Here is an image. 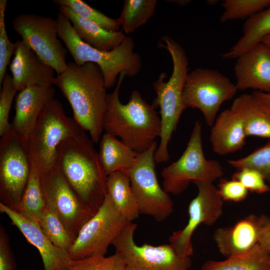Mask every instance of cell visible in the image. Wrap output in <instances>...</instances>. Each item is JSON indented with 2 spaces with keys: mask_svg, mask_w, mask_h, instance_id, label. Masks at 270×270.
Wrapping results in <instances>:
<instances>
[{
  "mask_svg": "<svg viewBox=\"0 0 270 270\" xmlns=\"http://www.w3.org/2000/svg\"><path fill=\"white\" fill-rule=\"evenodd\" d=\"M157 148L156 141L149 148L140 154L135 164L126 174L140 214L151 216L160 222L170 216L174 204L156 178L154 155Z\"/></svg>",
  "mask_w": 270,
  "mask_h": 270,
  "instance_id": "10",
  "label": "cell"
},
{
  "mask_svg": "<svg viewBox=\"0 0 270 270\" xmlns=\"http://www.w3.org/2000/svg\"><path fill=\"white\" fill-rule=\"evenodd\" d=\"M267 216L250 214L234 225L217 228L213 238L219 252L226 258L250 250L258 244Z\"/></svg>",
  "mask_w": 270,
  "mask_h": 270,
  "instance_id": "17",
  "label": "cell"
},
{
  "mask_svg": "<svg viewBox=\"0 0 270 270\" xmlns=\"http://www.w3.org/2000/svg\"><path fill=\"white\" fill-rule=\"evenodd\" d=\"M224 11L220 22L249 18L270 6V0H224L222 2Z\"/></svg>",
  "mask_w": 270,
  "mask_h": 270,
  "instance_id": "31",
  "label": "cell"
},
{
  "mask_svg": "<svg viewBox=\"0 0 270 270\" xmlns=\"http://www.w3.org/2000/svg\"><path fill=\"white\" fill-rule=\"evenodd\" d=\"M234 67L238 90L270 92V48L261 42L236 58Z\"/></svg>",
  "mask_w": 270,
  "mask_h": 270,
  "instance_id": "19",
  "label": "cell"
},
{
  "mask_svg": "<svg viewBox=\"0 0 270 270\" xmlns=\"http://www.w3.org/2000/svg\"><path fill=\"white\" fill-rule=\"evenodd\" d=\"M224 175L220 163L207 159L202 142V126L194 123L188 144L179 158L161 172L162 188L168 194L178 195L184 192L190 182L213 183Z\"/></svg>",
  "mask_w": 270,
  "mask_h": 270,
  "instance_id": "7",
  "label": "cell"
},
{
  "mask_svg": "<svg viewBox=\"0 0 270 270\" xmlns=\"http://www.w3.org/2000/svg\"><path fill=\"white\" fill-rule=\"evenodd\" d=\"M228 164L236 170L250 168L256 170L270 184V139L268 142L248 155L228 160Z\"/></svg>",
  "mask_w": 270,
  "mask_h": 270,
  "instance_id": "33",
  "label": "cell"
},
{
  "mask_svg": "<svg viewBox=\"0 0 270 270\" xmlns=\"http://www.w3.org/2000/svg\"><path fill=\"white\" fill-rule=\"evenodd\" d=\"M54 95L52 86H32L17 94L11 129L24 144L46 106L54 98Z\"/></svg>",
  "mask_w": 270,
  "mask_h": 270,
  "instance_id": "20",
  "label": "cell"
},
{
  "mask_svg": "<svg viewBox=\"0 0 270 270\" xmlns=\"http://www.w3.org/2000/svg\"><path fill=\"white\" fill-rule=\"evenodd\" d=\"M0 270H16L9 238L2 224L0 226Z\"/></svg>",
  "mask_w": 270,
  "mask_h": 270,
  "instance_id": "39",
  "label": "cell"
},
{
  "mask_svg": "<svg viewBox=\"0 0 270 270\" xmlns=\"http://www.w3.org/2000/svg\"><path fill=\"white\" fill-rule=\"evenodd\" d=\"M58 9L70 20L80 39L97 50L112 51L120 46L126 37L122 30H107L97 24L78 16L66 6H58Z\"/></svg>",
  "mask_w": 270,
  "mask_h": 270,
  "instance_id": "22",
  "label": "cell"
},
{
  "mask_svg": "<svg viewBox=\"0 0 270 270\" xmlns=\"http://www.w3.org/2000/svg\"><path fill=\"white\" fill-rule=\"evenodd\" d=\"M40 179L46 207L69 232L77 236L83 226L97 211L80 200L56 166L40 174Z\"/></svg>",
  "mask_w": 270,
  "mask_h": 270,
  "instance_id": "14",
  "label": "cell"
},
{
  "mask_svg": "<svg viewBox=\"0 0 270 270\" xmlns=\"http://www.w3.org/2000/svg\"><path fill=\"white\" fill-rule=\"evenodd\" d=\"M262 42L270 48V35L266 36L264 38Z\"/></svg>",
  "mask_w": 270,
  "mask_h": 270,
  "instance_id": "43",
  "label": "cell"
},
{
  "mask_svg": "<svg viewBox=\"0 0 270 270\" xmlns=\"http://www.w3.org/2000/svg\"><path fill=\"white\" fill-rule=\"evenodd\" d=\"M8 0H0V84L6 74V68L12 56L14 54L16 44L10 41L5 24V12Z\"/></svg>",
  "mask_w": 270,
  "mask_h": 270,
  "instance_id": "35",
  "label": "cell"
},
{
  "mask_svg": "<svg viewBox=\"0 0 270 270\" xmlns=\"http://www.w3.org/2000/svg\"><path fill=\"white\" fill-rule=\"evenodd\" d=\"M30 170L25 144L10 129L0 140V203L18 211Z\"/></svg>",
  "mask_w": 270,
  "mask_h": 270,
  "instance_id": "11",
  "label": "cell"
},
{
  "mask_svg": "<svg viewBox=\"0 0 270 270\" xmlns=\"http://www.w3.org/2000/svg\"><path fill=\"white\" fill-rule=\"evenodd\" d=\"M93 144L84 130L68 138L58 148L56 166L80 200L98 211L107 194V176Z\"/></svg>",
  "mask_w": 270,
  "mask_h": 270,
  "instance_id": "3",
  "label": "cell"
},
{
  "mask_svg": "<svg viewBox=\"0 0 270 270\" xmlns=\"http://www.w3.org/2000/svg\"><path fill=\"white\" fill-rule=\"evenodd\" d=\"M252 94L259 103L270 113V92L254 90Z\"/></svg>",
  "mask_w": 270,
  "mask_h": 270,
  "instance_id": "41",
  "label": "cell"
},
{
  "mask_svg": "<svg viewBox=\"0 0 270 270\" xmlns=\"http://www.w3.org/2000/svg\"><path fill=\"white\" fill-rule=\"evenodd\" d=\"M84 130L68 116L56 98L46 106L25 143L31 164L40 175L56 166L58 149L65 139Z\"/></svg>",
  "mask_w": 270,
  "mask_h": 270,
  "instance_id": "6",
  "label": "cell"
},
{
  "mask_svg": "<svg viewBox=\"0 0 270 270\" xmlns=\"http://www.w3.org/2000/svg\"><path fill=\"white\" fill-rule=\"evenodd\" d=\"M14 31L22 40L57 74L67 68L68 50L58 36L56 19L32 14H22L12 21Z\"/></svg>",
  "mask_w": 270,
  "mask_h": 270,
  "instance_id": "12",
  "label": "cell"
},
{
  "mask_svg": "<svg viewBox=\"0 0 270 270\" xmlns=\"http://www.w3.org/2000/svg\"><path fill=\"white\" fill-rule=\"evenodd\" d=\"M126 76L125 72L120 74L114 90L107 95L104 130L142 153L160 137V118L155 108L142 98L138 90L132 92L126 104H122L119 92Z\"/></svg>",
  "mask_w": 270,
  "mask_h": 270,
  "instance_id": "2",
  "label": "cell"
},
{
  "mask_svg": "<svg viewBox=\"0 0 270 270\" xmlns=\"http://www.w3.org/2000/svg\"><path fill=\"white\" fill-rule=\"evenodd\" d=\"M232 178L240 182L248 192L261 194L270 190V187L262 174L252 168H243L236 170Z\"/></svg>",
  "mask_w": 270,
  "mask_h": 270,
  "instance_id": "37",
  "label": "cell"
},
{
  "mask_svg": "<svg viewBox=\"0 0 270 270\" xmlns=\"http://www.w3.org/2000/svg\"><path fill=\"white\" fill-rule=\"evenodd\" d=\"M53 2L58 6L68 8L78 16L97 24L107 30H119L120 26L117 19L106 16L82 0H54Z\"/></svg>",
  "mask_w": 270,
  "mask_h": 270,
  "instance_id": "32",
  "label": "cell"
},
{
  "mask_svg": "<svg viewBox=\"0 0 270 270\" xmlns=\"http://www.w3.org/2000/svg\"><path fill=\"white\" fill-rule=\"evenodd\" d=\"M128 222L106 194L102 204L82 228L68 251L73 260L104 256Z\"/></svg>",
  "mask_w": 270,
  "mask_h": 270,
  "instance_id": "13",
  "label": "cell"
},
{
  "mask_svg": "<svg viewBox=\"0 0 270 270\" xmlns=\"http://www.w3.org/2000/svg\"><path fill=\"white\" fill-rule=\"evenodd\" d=\"M246 137L241 120L229 108L218 115L211 126L210 141L214 153L224 156L242 148Z\"/></svg>",
  "mask_w": 270,
  "mask_h": 270,
  "instance_id": "21",
  "label": "cell"
},
{
  "mask_svg": "<svg viewBox=\"0 0 270 270\" xmlns=\"http://www.w3.org/2000/svg\"><path fill=\"white\" fill-rule=\"evenodd\" d=\"M46 208L40 175L31 167L28 181L18 212L29 220L39 222Z\"/></svg>",
  "mask_w": 270,
  "mask_h": 270,
  "instance_id": "29",
  "label": "cell"
},
{
  "mask_svg": "<svg viewBox=\"0 0 270 270\" xmlns=\"http://www.w3.org/2000/svg\"><path fill=\"white\" fill-rule=\"evenodd\" d=\"M194 184L198 192L188 205V222L182 229L173 232L169 238L170 244L184 257L190 256L194 252L192 237L196 228L201 224L213 225L223 212L224 200L218 187L212 183Z\"/></svg>",
  "mask_w": 270,
  "mask_h": 270,
  "instance_id": "15",
  "label": "cell"
},
{
  "mask_svg": "<svg viewBox=\"0 0 270 270\" xmlns=\"http://www.w3.org/2000/svg\"><path fill=\"white\" fill-rule=\"evenodd\" d=\"M55 85L70 105L74 120L98 143L104 130L108 95L100 66L93 62H68L66 70L56 77Z\"/></svg>",
  "mask_w": 270,
  "mask_h": 270,
  "instance_id": "1",
  "label": "cell"
},
{
  "mask_svg": "<svg viewBox=\"0 0 270 270\" xmlns=\"http://www.w3.org/2000/svg\"><path fill=\"white\" fill-rule=\"evenodd\" d=\"M14 57L10 64L14 86L20 92L32 86L55 84L54 69L42 60L22 40L15 42Z\"/></svg>",
  "mask_w": 270,
  "mask_h": 270,
  "instance_id": "18",
  "label": "cell"
},
{
  "mask_svg": "<svg viewBox=\"0 0 270 270\" xmlns=\"http://www.w3.org/2000/svg\"><path fill=\"white\" fill-rule=\"evenodd\" d=\"M258 244L270 252V217L268 216L263 226Z\"/></svg>",
  "mask_w": 270,
  "mask_h": 270,
  "instance_id": "40",
  "label": "cell"
},
{
  "mask_svg": "<svg viewBox=\"0 0 270 270\" xmlns=\"http://www.w3.org/2000/svg\"><path fill=\"white\" fill-rule=\"evenodd\" d=\"M218 2V0H207L206 3L209 6H214Z\"/></svg>",
  "mask_w": 270,
  "mask_h": 270,
  "instance_id": "44",
  "label": "cell"
},
{
  "mask_svg": "<svg viewBox=\"0 0 270 270\" xmlns=\"http://www.w3.org/2000/svg\"><path fill=\"white\" fill-rule=\"evenodd\" d=\"M160 46L171 56L173 69L167 81V76L162 72L152 84L156 97L152 105L159 107L161 121L160 142L154 155L156 163L166 162L170 158L168 144L175 131L180 116L186 109L183 104L182 94L188 70V60L182 46L171 37L164 36L161 38Z\"/></svg>",
  "mask_w": 270,
  "mask_h": 270,
  "instance_id": "4",
  "label": "cell"
},
{
  "mask_svg": "<svg viewBox=\"0 0 270 270\" xmlns=\"http://www.w3.org/2000/svg\"><path fill=\"white\" fill-rule=\"evenodd\" d=\"M238 91L236 84L218 70L196 68L188 72L182 100L186 109H198L206 124H214L222 104L232 100Z\"/></svg>",
  "mask_w": 270,
  "mask_h": 270,
  "instance_id": "8",
  "label": "cell"
},
{
  "mask_svg": "<svg viewBox=\"0 0 270 270\" xmlns=\"http://www.w3.org/2000/svg\"><path fill=\"white\" fill-rule=\"evenodd\" d=\"M58 34L66 48L78 65L93 62L100 68L107 88L117 83L120 74L134 77L140 72L142 60L140 54L134 52V42L126 36L122 44L112 51L97 50L84 42L76 33L68 18L59 12L56 14Z\"/></svg>",
  "mask_w": 270,
  "mask_h": 270,
  "instance_id": "5",
  "label": "cell"
},
{
  "mask_svg": "<svg viewBox=\"0 0 270 270\" xmlns=\"http://www.w3.org/2000/svg\"><path fill=\"white\" fill-rule=\"evenodd\" d=\"M0 212L6 214L26 240L38 250L44 270H69L73 260L68 252L54 244L38 222L29 220L0 202Z\"/></svg>",
  "mask_w": 270,
  "mask_h": 270,
  "instance_id": "16",
  "label": "cell"
},
{
  "mask_svg": "<svg viewBox=\"0 0 270 270\" xmlns=\"http://www.w3.org/2000/svg\"><path fill=\"white\" fill-rule=\"evenodd\" d=\"M140 154L111 134L105 133L101 137L98 154L107 176L118 171L127 173L135 164Z\"/></svg>",
  "mask_w": 270,
  "mask_h": 270,
  "instance_id": "24",
  "label": "cell"
},
{
  "mask_svg": "<svg viewBox=\"0 0 270 270\" xmlns=\"http://www.w3.org/2000/svg\"><path fill=\"white\" fill-rule=\"evenodd\" d=\"M136 224L129 222L113 242L116 253L122 258L125 270H189L190 256H180L170 244L138 246L134 236Z\"/></svg>",
  "mask_w": 270,
  "mask_h": 270,
  "instance_id": "9",
  "label": "cell"
},
{
  "mask_svg": "<svg viewBox=\"0 0 270 270\" xmlns=\"http://www.w3.org/2000/svg\"><path fill=\"white\" fill-rule=\"evenodd\" d=\"M69 270H125V268L122 257L115 252L108 256L94 254L73 260Z\"/></svg>",
  "mask_w": 270,
  "mask_h": 270,
  "instance_id": "34",
  "label": "cell"
},
{
  "mask_svg": "<svg viewBox=\"0 0 270 270\" xmlns=\"http://www.w3.org/2000/svg\"><path fill=\"white\" fill-rule=\"evenodd\" d=\"M38 223L44 234L54 244L68 252L76 236L66 230L53 212L46 208Z\"/></svg>",
  "mask_w": 270,
  "mask_h": 270,
  "instance_id": "30",
  "label": "cell"
},
{
  "mask_svg": "<svg viewBox=\"0 0 270 270\" xmlns=\"http://www.w3.org/2000/svg\"><path fill=\"white\" fill-rule=\"evenodd\" d=\"M200 270H270V252L258 244L247 252L222 261L208 260Z\"/></svg>",
  "mask_w": 270,
  "mask_h": 270,
  "instance_id": "27",
  "label": "cell"
},
{
  "mask_svg": "<svg viewBox=\"0 0 270 270\" xmlns=\"http://www.w3.org/2000/svg\"><path fill=\"white\" fill-rule=\"evenodd\" d=\"M107 194L118 212L128 222H132L140 215L137 202L128 174L122 171L107 176Z\"/></svg>",
  "mask_w": 270,
  "mask_h": 270,
  "instance_id": "25",
  "label": "cell"
},
{
  "mask_svg": "<svg viewBox=\"0 0 270 270\" xmlns=\"http://www.w3.org/2000/svg\"><path fill=\"white\" fill-rule=\"evenodd\" d=\"M270 35V6L247 18L242 36L227 52L222 54V58H236Z\"/></svg>",
  "mask_w": 270,
  "mask_h": 270,
  "instance_id": "26",
  "label": "cell"
},
{
  "mask_svg": "<svg viewBox=\"0 0 270 270\" xmlns=\"http://www.w3.org/2000/svg\"><path fill=\"white\" fill-rule=\"evenodd\" d=\"M156 0H124L120 16L116 18L126 34L134 32L146 24L154 14Z\"/></svg>",
  "mask_w": 270,
  "mask_h": 270,
  "instance_id": "28",
  "label": "cell"
},
{
  "mask_svg": "<svg viewBox=\"0 0 270 270\" xmlns=\"http://www.w3.org/2000/svg\"><path fill=\"white\" fill-rule=\"evenodd\" d=\"M230 108L241 120L246 136L270 139V113L252 94H242L233 101Z\"/></svg>",
  "mask_w": 270,
  "mask_h": 270,
  "instance_id": "23",
  "label": "cell"
},
{
  "mask_svg": "<svg viewBox=\"0 0 270 270\" xmlns=\"http://www.w3.org/2000/svg\"><path fill=\"white\" fill-rule=\"evenodd\" d=\"M218 188L224 201H243L247 198L249 192L240 182L232 178L222 180L218 184Z\"/></svg>",
  "mask_w": 270,
  "mask_h": 270,
  "instance_id": "38",
  "label": "cell"
},
{
  "mask_svg": "<svg viewBox=\"0 0 270 270\" xmlns=\"http://www.w3.org/2000/svg\"><path fill=\"white\" fill-rule=\"evenodd\" d=\"M0 93V136H3L11 129L8 122L9 114L14 96L16 92L12 76L6 74L2 82Z\"/></svg>",
  "mask_w": 270,
  "mask_h": 270,
  "instance_id": "36",
  "label": "cell"
},
{
  "mask_svg": "<svg viewBox=\"0 0 270 270\" xmlns=\"http://www.w3.org/2000/svg\"><path fill=\"white\" fill-rule=\"evenodd\" d=\"M171 2H174L178 5L185 6L188 4L190 1L188 0H170Z\"/></svg>",
  "mask_w": 270,
  "mask_h": 270,
  "instance_id": "42",
  "label": "cell"
}]
</instances>
